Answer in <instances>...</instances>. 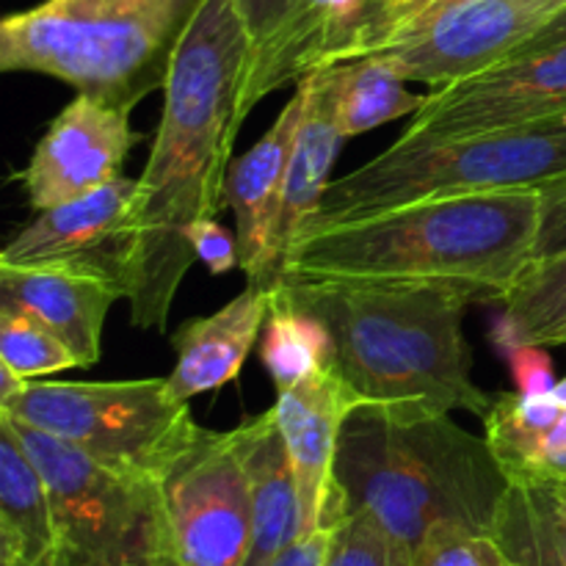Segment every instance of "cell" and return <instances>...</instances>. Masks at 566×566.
<instances>
[{"label":"cell","instance_id":"obj_1","mask_svg":"<svg viewBox=\"0 0 566 566\" xmlns=\"http://www.w3.org/2000/svg\"><path fill=\"white\" fill-rule=\"evenodd\" d=\"M249 55L252 42L232 0H205L164 86L153 153L136 180L127 302L138 329L166 332L177 291L197 260L188 230L227 208Z\"/></svg>","mask_w":566,"mask_h":566},{"label":"cell","instance_id":"obj_2","mask_svg":"<svg viewBox=\"0 0 566 566\" xmlns=\"http://www.w3.org/2000/svg\"><path fill=\"white\" fill-rule=\"evenodd\" d=\"M280 296L313 315L332 343V368L363 407L396 420L484 418L492 398L473 381L464 318L475 293L453 285L282 282Z\"/></svg>","mask_w":566,"mask_h":566},{"label":"cell","instance_id":"obj_3","mask_svg":"<svg viewBox=\"0 0 566 566\" xmlns=\"http://www.w3.org/2000/svg\"><path fill=\"white\" fill-rule=\"evenodd\" d=\"M542 191L440 199L302 238L282 282L453 285L503 302L536 258Z\"/></svg>","mask_w":566,"mask_h":566},{"label":"cell","instance_id":"obj_4","mask_svg":"<svg viewBox=\"0 0 566 566\" xmlns=\"http://www.w3.org/2000/svg\"><path fill=\"white\" fill-rule=\"evenodd\" d=\"M335 481L346 512H368L412 551L440 523L492 534L512 490L486 437L451 415L396 420L370 407L343 426Z\"/></svg>","mask_w":566,"mask_h":566},{"label":"cell","instance_id":"obj_5","mask_svg":"<svg viewBox=\"0 0 566 566\" xmlns=\"http://www.w3.org/2000/svg\"><path fill=\"white\" fill-rule=\"evenodd\" d=\"M205 0H42L0 22V70L136 108L164 92Z\"/></svg>","mask_w":566,"mask_h":566},{"label":"cell","instance_id":"obj_6","mask_svg":"<svg viewBox=\"0 0 566 566\" xmlns=\"http://www.w3.org/2000/svg\"><path fill=\"white\" fill-rule=\"evenodd\" d=\"M562 180H566V119L473 136H401L368 164L329 182L302 238L412 205L542 191Z\"/></svg>","mask_w":566,"mask_h":566},{"label":"cell","instance_id":"obj_7","mask_svg":"<svg viewBox=\"0 0 566 566\" xmlns=\"http://www.w3.org/2000/svg\"><path fill=\"white\" fill-rule=\"evenodd\" d=\"M6 418L48 486L55 566H153L175 556L158 479L108 468L48 431Z\"/></svg>","mask_w":566,"mask_h":566},{"label":"cell","instance_id":"obj_8","mask_svg":"<svg viewBox=\"0 0 566 566\" xmlns=\"http://www.w3.org/2000/svg\"><path fill=\"white\" fill-rule=\"evenodd\" d=\"M0 412L108 468L164 481L202 429L169 379L28 381Z\"/></svg>","mask_w":566,"mask_h":566},{"label":"cell","instance_id":"obj_9","mask_svg":"<svg viewBox=\"0 0 566 566\" xmlns=\"http://www.w3.org/2000/svg\"><path fill=\"white\" fill-rule=\"evenodd\" d=\"M564 6L566 0H470L403 28L370 55L403 81L440 88L506 61Z\"/></svg>","mask_w":566,"mask_h":566},{"label":"cell","instance_id":"obj_10","mask_svg":"<svg viewBox=\"0 0 566 566\" xmlns=\"http://www.w3.org/2000/svg\"><path fill=\"white\" fill-rule=\"evenodd\" d=\"M160 486L177 562L182 566L247 564L252 501L235 431L202 429Z\"/></svg>","mask_w":566,"mask_h":566},{"label":"cell","instance_id":"obj_11","mask_svg":"<svg viewBox=\"0 0 566 566\" xmlns=\"http://www.w3.org/2000/svg\"><path fill=\"white\" fill-rule=\"evenodd\" d=\"M566 119V42L431 88L403 138L514 130Z\"/></svg>","mask_w":566,"mask_h":566},{"label":"cell","instance_id":"obj_12","mask_svg":"<svg viewBox=\"0 0 566 566\" xmlns=\"http://www.w3.org/2000/svg\"><path fill=\"white\" fill-rule=\"evenodd\" d=\"M130 108L75 94L48 125L22 169L28 205L36 213L108 186L122 177L127 153L138 136L130 127Z\"/></svg>","mask_w":566,"mask_h":566},{"label":"cell","instance_id":"obj_13","mask_svg":"<svg viewBox=\"0 0 566 566\" xmlns=\"http://www.w3.org/2000/svg\"><path fill=\"white\" fill-rule=\"evenodd\" d=\"M359 407V396L332 365L276 390L274 415L296 473L302 536L335 528L346 517L335 462L343 426Z\"/></svg>","mask_w":566,"mask_h":566},{"label":"cell","instance_id":"obj_14","mask_svg":"<svg viewBox=\"0 0 566 566\" xmlns=\"http://www.w3.org/2000/svg\"><path fill=\"white\" fill-rule=\"evenodd\" d=\"M133 197L136 180L116 177L86 197L42 210L6 243L0 263L97 269L119 276L127 287L136 243Z\"/></svg>","mask_w":566,"mask_h":566},{"label":"cell","instance_id":"obj_15","mask_svg":"<svg viewBox=\"0 0 566 566\" xmlns=\"http://www.w3.org/2000/svg\"><path fill=\"white\" fill-rule=\"evenodd\" d=\"M304 114V86L296 83L293 97L265 130V136L230 164L227 208L235 216L238 269L249 285L276 291L282 285L280 221L285 205L287 166Z\"/></svg>","mask_w":566,"mask_h":566},{"label":"cell","instance_id":"obj_16","mask_svg":"<svg viewBox=\"0 0 566 566\" xmlns=\"http://www.w3.org/2000/svg\"><path fill=\"white\" fill-rule=\"evenodd\" d=\"M119 298H127L125 282L105 271L0 263V302L36 315L72 348L81 368L103 357L105 318Z\"/></svg>","mask_w":566,"mask_h":566},{"label":"cell","instance_id":"obj_17","mask_svg":"<svg viewBox=\"0 0 566 566\" xmlns=\"http://www.w3.org/2000/svg\"><path fill=\"white\" fill-rule=\"evenodd\" d=\"M365 0H298L269 44L249 55L241 83V122L254 105L310 70L343 59L363 17Z\"/></svg>","mask_w":566,"mask_h":566},{"label":"cell","instance_id":"obj_18","mask_svg":"<svg viewBox=\"0 0 566 566\" xmlns=\"http://www.w3.org/2000/svg\"><path fill=\"white\" fill-rule=\"evenodd\" d=\"M271 293L274 291L247 285L213 315L182 324L175 335L177 363L166 376L177 398L191 401L205 392L221 390L241 376L243 363L258 346L269 321Z\"/></svg>","mask_w":566,"mask_h":566},{"label":"cell","instance_id":"obj_19","mask_svg":"<svg viewBox=\"0 0 566 566\" xmlns=\"http://www.w3.org/2000/svg\"><path fill=\"white\" fill-rule=\"evenodd\" d=\"M232 431L252 501V547L243 566H271L302 536V503L291 453L274 407Z\"/></svg>","mask_w":566,"mask_h":566},{"label":"cell","instance_id":"obj_20","mask_svg":"<svg viewBox=\"0 0 566 566\" xmlns=\"http://www.w3.org/2000/svg\"><path fill=\"white\" fill-rule=\"evenodd\" d=\"M481 423L509 484L542 492L566 490V403L553 392H506L492 401Z\"/></svg>","mask_w":566,"mask_h":566},{"label":"cell","instance_id":"obj_21","mask_svg":"<svg viewBox=\"0 0 566 566\" xmlns=\"http://www.w3.org/2000/svg\"><path fill=\"white\" fill-rule=\"evenodd\" d=\"M298 83L304 86V114L298 122L291 166H287L285 205H282L280 221L282 265L293 243L302 238L313 216L318 213L332 182L329 175L337 164V155L348 142L337 122L332 64L315 66Z\"/></svg>","mask_w":566,"mask_h":566},{"label":"cell","instance_id":"obj_22","mask_svg":"<svg viewBox=\"0 0 566 566\" xmlns=\"http://www.w3.org/2000/svg\"><path fill=\"white\" fill-rule=\"evenodd\" d=\"M48 486L14 423L0 412V566H55Z\"/></svg>","mask_w":566,"mask_h":566},{"label":"cell","instance_id":"obj_23","mask_svg":"<svg viewBox=\"0 0 566 566\" xmlns=\"http://www.w3.org/2000/svg\"><path fill=\"white\" fill-rule=\"evenodd\" d=\"M497 324V346H566V249L531 260L506 298Z\"/></svg>","mask_w":566,"mask_h":566},{"label":"cell","instance_id":"obj_24","mask_svg":"<svg viewBox=\"0 0 566 566\" xmlns=\"http://www.w3.org/2000/svg\"><path fill=\"white\" fill-rule=\"evenodd\" d=\"M332 83H335L337 122L346 138L376 130L398 116H415L429 97V94L409 92V81H403L379 55L335 61Z\"/></svg>","mask_w":566,"mask_h":566},{"label":"cell","instance_id":"obj_25","mask_svg":"<svg viewBox=\"0 0 566 566\" xmlns=\"http://www.w3.org/2000/svg\"><path fill=\"white\" fill-rule=\"evenodd\" d=\"M492 536L517 566H566V520L542 490L512 486Z\"/></svg>","mask_w":566,"mask_h":566},{"label":"cell","instance_id":"obj_26","mask_svg":"<svg viewBox=\"0 0 566 566\" xmlns=\"http://www.w3.org/2000/svg\"><path fill=\"white\" fill-rule=\"evenodd\" d=\"M263 335L260 359L274 379L276 390L304 379L324 365H332V343L324 326L313 315L287 304L280 291L271 293V313Z\"/></svg>","mask_w":566,"mask_h":566},{"label":"cell","instance_id":"obj_27","mask_svg":"<svg viewBox=\"0 0 566 566\" xmlns=\"http://www.w3.org/2000/svg\"><path fill=\"white\" fill-rule=\"evenodd\" d=\"M0 363L28 381L81 368L72 348L50 326L11 302H0Z\"/></svg>","mask_w":566,"mask_h":566},{"label":"cell","instance_id":"obj_28","mask_svg":"<svg viewBox=\"0 0 566 566\" xmlns=\"http://www.w3.org/2000/svg\"><path fill=\"white\" fill-rule=\"evenodd\" d=\"M324 566H415V551L368 512H346L332 528Z\"/></svg>","mask_w":566,"mask_h":566},{"label":"cell","instance_id":"obj_29","mask_svg":"<svg viewBox=\"0 0 566 566\" xmlns=\"http://www.w3.org/2000/svg\"><path fill=\"white\" fill-rule=\"evenodd\" d=\"M415 566H517L486 531L440 523L415 547Z\"/></svg>","mask_w":566,"mask_h":566},{"label":"cell","instance_id":"obj_30","mask_svg":"<svg viewBox=\"0 0 566 566\" xmlns=\"http://www.w3.org/2000/svg\"><path fill=\"white\" fill-rule=\"evenodd\" d=\"M429 6L431 0H365L359 25L340 61L359 59V55H370L374 50L385 48L396 33L420 20Z\"/></svg>","mask_w":566,"mask_h":566},{"label":"cell","instance_id":"obj_31","mask_svg":"<svg viewBox=\"0 0 566 566\" xmlns=\"http://www.w3.org/2000/svg\"><path fill=\"white\" fill-rule=\"evenodd\" d=\"M193 254L199 263L208 265L210 274H227L238 269V241L235 232L224 230L219 219H202L188 230Z\"/></svg>","mask_w":566,"mask_h":566},{"label":"cell","instance_id":"obj_32","mask_svg":"<svg viewBox=\"0 0 566 566\" xmlns=\"http://www.w3.org/2000/svg\"><path fill=\"white\" fill-rule=\"evenodd\" d=\"M232 6H235L243 28H247L254 53L274 39V33L296 11L298 0H232Z\"/></svg>","mask_w":566,"mask_h":566},{"label":"cell","instance_id":"obj_33","mask_svg":"<svg viewBox=\"0 0 566 566\" xmlns=\"http://www.w3.org/2000/svg\"><path fill=\"white\" fill-rule=\"evenodd\" d=\"M509 363H512L517 392H523V396H542V392H553V387H556V379H553V359L545 346L512 348L509 352Z\"/></svg>","mask_w":566,"mask_h":566},{"label":"cell","instance_id":"obj_34","mask_svg":"<svg viewBox=\"0 0 566 566\" xmlns=\"http://www.w3.org/2000/svg\"><path fill=\"white\" fill-rule=\"evenodd\" d=\"M562 249H566V180L542 188V227L536 258H547Z\"/></svg>","mask_w":566,"mask_h":566},{"label":"cell","instance_id":"obj_35","mask_svg":"<svg viewBox=\"0 0 566 566\" xmlns=\"http://www.w3.org/2000/svg\"><path fill=\"white\" fill-rule=\"evenodd\" d=\"M332 528L315 531V534H304L282 553L271 566H324L326 547H329Z\"/></svg>","mask_w":566,"mask_h":566},{"label":"cell","instance_id":"obj_36","mask_svg":"<svg viewBox=\"0 0 566 566\" xmlns=\"http://www.w3.org/2000/svg\"><path fill=\"white\" fill-rule=\"evenodd\" d=\"M566 42V6L562 11H558L556 17H553L551 22H547L545 28H539V31L534 33V36L528 39V42L523 44L520 50H514L509 59H520V55H528V53H539V50H547V48H556V44H564Z\"/></svg>","mask_w":566,"mask_h":566},{"label":"cell","instance_id":"obj_37","mask_svg":"<svg viewBox=\"0 0 566 566\" xmlns=\"http://www.w3.org/2000/svg\"><path fill=\"white\" fill-rule=\"evenodd\" d=\"M547 497H551V503L556 506V512L562 514V517L566 520V490H558V492H545Z\"/></svg>","mask_w":566,"mask_h":566},{"label":"cell","instance_id":"obj_38","mask_svg":"<svg viewBox=\"0 0 566 566\" xmlns=\"http://www.w3.org/2000/svg\"><path fill=\"white\" fill-rule=\"evenodd\" d=\"M553 396H556L558 401L566 403V376L562 381H556V387H553Z\"/></svg>","mask_w":566,"mask_h":566},{"label":"cell","instance_id":"obj_39","mask_svg":"<svg viewBox=\"0 0 566 566\" xmlns=\"http://www.w3.org/2000/svg\"><path fill=\"white\" fill-rule=\"evenodd\" d=\"M153 566H182V564L177 562V556H166V558H160V562H155Z\"/></svg>","mask_w":566,"mask_h":566}]
</instances>
